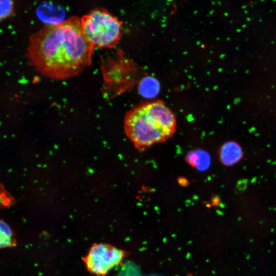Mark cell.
<instances>
[{"mask_svg":"<svg viewBox=\"0 0 276 276\" xmlns=\"http://www.w3.org/2000/svg\"><path fill=\"white\" fill-rule=\"evenodd\" d=\"M124 256L123 250L108 244L99 243L91 246L84 262L92 274L103 276L121 264Z\"/></svg>","mask_w":276,"mask_h":276,"instance_id":"4","label":"cell"},{"mask_svg":"<svg viewBox=\"0 0 276 276\" xmlns=\"http://www.w3.org/2000/svg\"><path fill=\"white\" fill-rule=\"evenodd\" d=\"M159 85L158 82L151 77L144 79L140 85V91L145 97H153L157 93Z\"/></svg>","mask_w":276,"mask_h":276,"instance_id":"8","label":"cell"},{"mask_svg":"<svg viewBox=\"0 0 276 276\" xmlns=\"http://www.w3.org/2000/svg\"><path fill=\"white\" fill-rule=\"evenodd\" d=\"M13 9L14 2L12 1H0V20L9 17Z\"/></svg>","mask_w":276,"mask_h":276,"instance_id":"9","label":"cell"},{"mask_svg":"<svg viewBox=\"0 0 276 276\" xmlns=\"http://www.w3.org/2000/svg\"><path fill=\"white\" fill-rule=\"evenodd\" d=\"M83 32L94 46L112 48L120 39L122 22L104 8H96L80 18Z\"/></svg>","mask_w":276,"mask_h":276,"instance_id":"3","label":"cell"},{"mask_svg":"<svg viewBox=\"0 0 276 276\" xmlns=\"http://www.w3.org/2000/svg\"><path fill=\"white\" fill-rule=\"evenodd\" d=\"M188 162L200 170H205L210 165V157L204 151L197 150L190 152L187 155Z\"/></svg>","mask_w":276,"mask_h":276,"instance_id":"6","label":"cell"},{"mask_svg":"<svg viewBox=\"0 0 276 276\" xmlns=\"http://www.w3.org/2000/svg\"><path fill=\"white\" fill-rule=\"evenodd\" d=\"M242 156L243 152L240 146L233 141L224 144L219 152L220 160L226 166L233 165L238 163Z\"/></svg>","mask_w":276,"mask_h":276,"instance_id":"5","label":"cell"},{"mask_svg":"<svg viewBox=\"0 0 276 276\" xmlns=\"http://www.w3.org/2000/svg\"><path fill=\"white\" fill-rule=\"evenodd\" d=\"M16 243L14 234L5 221L0 220V248L10 247Z\"/></svg>","mask_w":276,"mask_h":276,"instance_id":"7","label":"cell"},{"mask_svg":"<svg viewBox=\"0 0 276 276\" xmlns=\"http://www.w3.org/2000/svg\"><path fill=\"white\" fill-rule=\"evenodd\" d=\"M95 46L86 38L80 18L48 24L31 35L27 49L30 64L42 75L63 80L90 65Z\"/></svg>","mask_w":276,"mask_h":276,"instance_id":"1","label":"cell"},{"mask_svg":"<svg viewBox=\"0 0 276 276\" xmlns=\"http://www.w3.org/2000/svg\"><path fill=\"white\" fill-rule=\"evenodd\" d=\"M176 128L174 113L160 101L136 106L128 112L125 118L127 134L141 150L166 141L174 134Z\"/></svg>","mask_w":276,"mask_h":276,"instance_id":"2","label":"cell"}]
</instances>
